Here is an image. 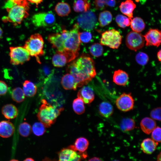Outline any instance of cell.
<instances>
[{"instance_id":"obj_1","label":"cell","mask_w":161,"mask_h":161,"mask_svg":"<svg viewBox=\"0 0 161 161\" xmlns=\"http://www.w3.org/2000/svg\"><path fill=\"white\" fill-rule=\"evenodd\" d=\"M66 70L75 78L78 87L86 85L96 74L94 60L86 54H82L68 65Z\"/></svg>"},{"instance_id":"obj_2","label":"cell","mask_w":161,"mask_h":161,"mask_svg":"<svg viewBox=\"0 0 161 161\" xmlns=\"http://www.w3.org/2000/svg\"><path fill=\"white\" fill-rule=\"evenodd\" d=\"M4 7L8 13L7 15L2 18L4 22L20 24L29 15V6L26 0H7Z\"/></svg>"},{"instance_id":"obj_3","label":"cell","mask_w":161,"mask_h":161,"mask_svg":"<svg viewBox=\"0 0 161 161\" xmlns=\"http://www.w3.org/2000/svg\"><path fill=\"white\" fill-rule=\"evenodd\" d=\"M37 114L38 120L46 127L49 128L55 122L58 117L63 110V108H57L48 103L44 99Z\"/></svg>"},{"instance_id":"obj_4","label":"cell","mask_w":161,"mask_h":161,"mask_svg":"<svg viewBox=\"0 0 161 161\" xmlns=\"http://www.w3.org/2000/svg\"><path fill=\"white\" fill-rule=\"evenodd\" d=\"M44 44L41 35L36 33L31 35L25 41L24 47L28 51L30 56L35 57L37 62L41 64L39 57L44 54Z\"/></svg>"},{"instance_id":"obj_5","label":"cell","mask_w":161,"mask_h":161,"mask_svg":"<svg viewBox=\"0 0 161 161\" xmlns=\"http://www.w3.org/2000/svg\"><path fill=\"white\" fill-rule=\"evenodd\" d=\"M79 27L74 24L72 28L68 31L67 36L64 43V50L78 56L81 42L79 38Z\"/></svg>"},{"instance_id":"obj_6","label":"cell","mask_w":161,"mask_h":161,"mask_svg":"<svg viewBox=\"0 0 161 161\" xmlns=\"http://www.w3.org/2000/svg\"><path fill=\"white\" fill-rule=\"evenodd\" d=\"M122 38L119 31L112 29L102 33L100 44L113 49H118L121 43Z\"/></svg>"},{"instance_id":"obj_7","label":"cell","mask_w":161,"mask_h":161,"mask_svg":"<svg viewBox=\"0 0 161 161\" xmlns=\"http://www.w3.org/2000/svg\"><path fill=\"white\" fill-rule=\"evenodd\" d=\"M10 50V62L12 65H22L30 59L29 53L24 47H11Z\"/></svg>"},{"instance_id":"obj_8","label":"cell","mask_w":161,"mask_h":161,"mask_svg":"<svg viewBox=\"0 0 161 161\" xmlns=\"http://www.w3.org/2000/svg\"><path fill=\"white\" fill-rule=\"evenodd\" d=\"M31 20L35 26L45 27L53 25L55 22V18L52 12L50 11L36 13L33 16Z\"/></svg>"},{"instance_id":"obj_9","label":"cell","mask_w":161,"mask_h":161,"mask_svg":"<svg viewBox=\"0 0 161 161\" xmlns=\"http://www.w3.org/2000/svg\"><path fill=\"white\" fill-rule=\"evenodd\" d=\"M77 24L83 30L89 31L93 30L97 22L95 13L89 10L80 15L77 18Z\"/></svg>"},{"instance_id":"obj_10","label":"cell","mask_w":161,"mask_h":161,"mask_svg":"<svg viewBox=\"0 0 161 161\" xmlns=\"http://www.w3.org/2000/svg\"><path fill=\"white\" fill-rule=\"evenodd\" d=\"M145 40L143 36L140 32L132 31L126 35V43L130 49L136 51L144 46Z\"/></svg>"},{"instance_id":"obj_11","label":"cell","mask_w":161,"mask_h":161,"mask_svg":"<svg viewBox=\"0 0 161 161\" xmlns=\"http://www.w3.org/2000/svg\"><path fill=\"white\" fill-rule=\"evenodd\" d=\"M85 152H78L69 147L64 148L58 153V161H81L87 157Z\"/></svg>"},{"instance_id":"obj_12","label":"cell","mask_w":161,"mask_h":161,"mask_svg":"<svg viewBox=\"0 0 161 161\" xmlns=\"http://www.w3.org/2000/svg\"><path fill=\"white\" fill-rule=\"evenodd\" d=\"M77 57L74 54L64 50L57 51L52 57V62L54 66L62 67Z\"/></svg>"},{"instance_id":"obj_13","label":"cell","mask_w":161,"mask_h":161,"mask_svg":"<svg viewBox=\"0 0 161 161\" xmlns=\"http://www.w3.org/2000/svg\"><path fill=\"white\" fill-rule=\"evenodd\" d=\"M134 103V100L131 93H123L120 95L116 100V104L118 109L124 112L132 109Z\"/></svg>"},{"instance_id":"obj_14","label":"cell","mask_w":161,"mask_h":161,"mask_svg":"<svg viewBox=\"0 0 161 161\" xmlns=\"http://www.w3.org/2000/svg\"><path fill=\"white\" fill-rule=\"evenodd\" d=\"M68 31L64 30L61 33L51 34L48 36V41L53 48L56 49L58 51L62 52L64 50V43L67 36Z\"/></svg>"},{"instance_id":"obj_15","label":"cell","mask_w":161,"mask_h":161,"mask_svg":"<svg viewBox=\"0 0 161 161\" xmlns=\"http://www.w3.org/2000/svg\"><path fill=\"white\" fill-rule=\"evenodd\" d=\"M146 46L158 47L161 42V31L157 29H151L143 36Z\"/></svg>"},{"instance_id":"obj_16","label":"cell","mask_w":161,"mask_h":161,"mask_svg":"<svg viewBox=\"0 0 161 161\" xmlns=\"http://www.w3.org/2000/svg\"><path fill=\"white\" fill-rule=\"evenodd\" d=\"M77 97L81 99L86 104L91 103L95 98L93 90L89 86H84L80 89L78 92Z\"/></svg>"},{"instance_id":"obj_17","label":"cell","mask_w":161,"mask_h":161,"mask_svg":"<svg viewBox=\"0 0 161 161\" xmlns=\"http://www.w3.org/2000/svg\"><path fill=\"white\" fill-rule=\"evenodd\" d=\"M15 131L13 124L8 121L3 120L0 122V136L7 138L12 135Z\"/></svg>"},{"instance_id":"obj_18","label":"cell","mask_w":161,"mask_h":161,"mask_svg":"<svg viewBox=\"0 0 161 161\" xmlns=\"http://www.w3.org/2000/svg\"><path fill=\"white\" fill-rule=\"evenodd\" d=\"M61 83L66 90H76L77 86L76 80L74 77L69 73L64 75L62 77Z\"/></svg>"},{"instance_id":"obj_19","label":"cell","mask_w":161,"mask_h":161,"mask_svg":"<svg viewBox=\"0 0 161 161\" xmlns=\"http://www.w3.org/2000/svg\"><path fill=\"white\" fill-rule=\"evenodd\" d=\"M136 7V5L133 1L126 0L121 3L119 8L123 14L131 18L133 17V11Z\"/></svg>"},{"instance_id":"obj_20","label":"cell","mask_w":161,"mask_h":161,"mask_svg":"<svg viewBox=\"0 0 161 161\" xmlns=\"http://www.w3.org/2000/svg\"><path fill=\"white\" fill-rule=\"evenodd\" d=\"M129 79L128 74L125 71L118 69L114 72L113 81L116 84L124 86L127 83Z\"/></svg>"},{"instance_id":"obj_21","label":"cell","mask_w":161,"mask_h":161,"mask_svg":"<svg viewBox=\"0 0 161 161\" xmlns=\"http://www.w3.org/2000/svg\"><path fill=\"white\" fill-rule=\"evenodd\" d=\"M158 144V143L152 139L147 138L143 141L141 144V148L144 153L150 154L154 151Z\"/></svg>"},{"instance_id":"obj_22","label":"cell","mask_w":161,"mask_h":161,"mask_svg":"<svg viewBox=\"0 0 161 161\" xmlns=\"http://www.w3.org/2000/svg\"><path fill=\"white\" fill-rule=\"evenodd\" d=\"M140 126L142 131L145 134H149L156 127V123L152 118L145 117L141 120Z\"/></svg>"},{"instance_id":"obj_23","label":"cell","mask_w":161,"mask_h":161,"mask_svg":"<svg viewBox=\"0 0 161 161\" xmlns=\"http://www.w3.org/2000/svg\"><path fill=\"white\" fill-rule=\"evenodd\" d=\"M89 145L87 139L81 137L77 139L74 145H71L68 147L78 152H84L87 149Z\"/></svg>"},{"instance_id":"obj_24","label":"cell","mask_w":161,"mask_h":161,"mask_svg":"<svg viewBox=\"0 0 161 161\" xmlns=\"http://www.w3.org/2000/svg\"><path fill=\"white\" fill-rule=\"evenodd\" d=\"M1 113L6 118L12 119L17 117L18 114V110L14 105L11 104H7L2 107Z\"/></svg>"},{"instance_id":"obj_25","label":"cell","mask_w":161,"mask_h":161,"mask_svg":"<svg viewBox=\"0 0 161 161\" xmlns=\"http://www.w3.org/2000/svg\"><path fill=\"white\" fill-rule=\"evenodd\" d=\"M90 7V3L88 0H75L73 3V10L76 12H86L89 10Z\"/></svg>"},{"instance_id":"obj_26","label":"cell","mask_w":161,"mask_h":161,"mask_svg":"<svg viewBox=\"0 0 161 161\" xmlns=\"http://www.w3.org/2000/svg\"><path fill=\"white\" fill-rule=\"evenodd\" d=\"M23 90L25 96L31 97L36 93L37 88L36 85L30 80H25L23 83Z\"/></svg>"},{"instance_id":"obj_27","label":"cell","mask_w":161,"mask_h":161,"mask_svg":"<svg viewBox=\"0 0 161 161\" xmlns=\"http://www.w3.org/2000/svg\"><path fill=\"white\" fill-rule=\"evenodd\" d=\"M55 10L59 16L63 17L68 16L71 12V9L68 4L64 2H61L56 4Z\"/></svg>"},{"instance_id":"obj_28","label":"cell","mask_w":161,"mask_h":161,"mask_svg":"<svg viewBox=\"0 0 161 161\" xmlns=\"http://www.w3.org/2000/svg\"><path fill=\"white\" fill-rule=\"evenodd\" d=\"M113 111L112 105L107 102H103L99 105V112L102 117L106 118L109 117L112 114Z\"/></svg>"},{"instance_id":"obj_29","label":"cell","mask_w":161,"mask_h":161,"mask_svg":"<svg viewBox=\"0 0 161 161\" xmlns=\"http://www.w3.org/2000/svg\"><path fill=\"white\" fill-rule=\"evenodd\" d=\"M130 25L133 31L138 32L142 31L145 29V26L143 20L137 17L131 19Z\"/></svg>"},{"instance_id":"obj_30","label":"cell","mask_w":161,"mask_h":161,"mask_svg":"<svg viewBox=\"0 0 161 161\" xmlns=\"http://www.w3.org/2000/svg\"><path fill=\"white\" fill-rule=\"evenodd\" d=\"M112 14L109 11L105 10L100 13L98 18L100 26L103 27L107 25L112 22Z\"/></svg>"},{"instance_id":"obj_31","label":"cell","mask_w":161,"mask_h":161,"mask_svg":"<svg viewBox=\"0 0 161 161\" xmlns=\"http://www.w3.org/2000/svg\"><path fill=\"white\" fill-rule=\"evenodd\" d=\"M11 96L13 100L18 103L22 102L25 98L23 89L19 87L15 88L13 90Z\"/></svg>"},{"instance_id":"obj_32","label":"cell","mask_w":161,"mask_h":161,"mask_svg":"<svg viewBox=\"0 0 161 161\" xmlns=\"http://www.w3.org/2000/svg\"><path fill=\"white\" fill-rule=\"evenodd\" d=\"M83 100L78 97L75 99L72 103V107L74 112L78 114H81L84 113L85 107Z\"/></svg>"},{"instance_id":"obj_33","label":"cell","mask_w":161,"mask_h":161,"mask_svg":"<svg viewBox=\"0 0 161 161\" xmlns=\"http://www.w3.org/2000/svg\"><path fill=\"white\" fill-rule=\"evenodd\" d=\"M135 122L132 119H123L120 123V128L123 131H129L133 129L135 127Z\"/></svg>"},{"instance_id":"obj_34","label":"cell","mask_w":161,"mask_h":161,"mask_svg":"<svg viewBox=\"0 0 161 161\" xmlns=\"http://www.w3.org/2000/svg\"><path fill=\"white\" fill-rule=\"evenodd\" d=\"M94 3L96 9L101 10L107 7H114L116 4V1L115 0H95Z\"/></svg>"},{"instance_id":"obj_35","label":"cell","mask_w":161,"mask_h":161,"mask_svg":"<svg viewBox=\"0 0 161 161\" xmlns=\"http://www.w3.org/2000/svg\"><path fill=\"white\" fill-rule=\"evenodd\" d=\"M131 18L121 14L117 15L115 21L118 25L122 28H125L130 25Z\"/></svg>"},{"instance_id":"obj_36","label":"cell","mask_w":161,"mask_h":161,"mask_svg":"<svg viewBox=\"0 0 161 161\" xmlns=\"http://www.w3.org/2000/svg\"><path fill=\"white\" fill-rule=\"evenodd\" d=\"M103 49L102 45L98 43H94L90 47L89 52L93 56L98 57L103 54Z\"/></svg>"},{"instance_id":"obj_37","label":"cell","mask_w":161,"mask_h":161,"mask_svg":"<svg viewBox=\"0 0 161 161\" xmlns=\"http://www.w3.org/2000/svg\"><path fill=\"white\" fill-rule=\"evenodd\" d=\"M32 129L31 126L27 123L23 122L19 126L18 132L24 137H27L31 133Z\"/></svg>"},{"instance_id":"obj_38","label":"cell","mask_w":161,"mask_h":161,"mask_svg":"<svg viewBox=\"0 0 161 161\" xmlns=\"http://www.w3.org/2000/svg\"><path fill=\"white\" fill-rule=\"evenodd\" d=\"M45 127L41 122H36L33 125L32 130L36 136H41L45 133Z\"/></svg>"},{"instance_id":"obj_39","label":"cell","mask_w":161,"mask_h":161,"mask_svg":"<svg viewBox=\"0 0 161 161\" xmlns=\"http://www.w3.org/2000/svg\"><path fill=\"white\" fill-rule=\"evenodd\" d=\"M135 60L138 64L144 66L148 63L149 61V57L145 53L140 52L138 53L136 55Z\"/></svg>"},{"instance_id":"obj_40","label":"cell","mask_w":161,"mask_h":161,"mask_svg":"<svg viewBox=\"0 0 161 161\" xmlns=\"http://www.w3.org/2000/svg\"><path fill=\"white\" fill-rule=\"evenodd\" d=\"M79 38L81 42L88 43L91 40L92 35L88 31L79 32Z\"/></svg>"},{"instance_id":"obj_41","label":"cell","mask_w":161,"mask_h":161,"mask_svg":"<svg viewBox=\"0 0 161 161\" xmlns=\"http://www.w3.org/2000/svg\"><path fill=\"white\" fill-rule=\"evenodd\" d=\"M161 131V128L160 127H156L151 132L152 139L157 142L160 143Z\"/></svg>"},{"instance_id":"obj_42","label":"cell","mask_w":161,"mask_h":161,"mask_svg":"<svg viewBox=\"0 0 161 161\" xmlns=\"http://www.w3.org/2000/svg\"><path fill=\"white\" fill-rule=\"evenodd\" d=\"M151 118L157 120H161V108L157 107L152 110L150 113Z\"/></svg>"},{"instance_id":"obj_43","label":"cell","mask_w":161,"mask_h":161,"mask_svg":"<svg viewBox=\"0 0 161 161\" xmlns=\"http://www.w3.org/2000/svg\"><path fill=\"white\" fill-rule=\"evenodd\" d=\"M42 75L46 77L45 80H47L52 76L53 73V71L49 66H45L41 70Z\"/></svg>"},{"instance_id":"obj_44","label":"cell","mask_w":161,"mask_h":161,"mask_svg":"<svg viewBox=\"0 0 161 161\" xmlns=\"http://www.w3.org/2000/svg\"><path fill=\"white\" fill-rule=\"evenodd\" d=\"M8 89L7 85L6 83L3 80H0V96L5 94Z\"/></svg>"},{"instance_id":"obj_45","label":"cell","mask_w":161,"mask_h":161,"mask_svg":"<svg viewBox=\"0 0 161 161\" xmlns=\"http://www.w3.org/2000/svg\"><path fill=\"white\" fill-rule=\"evenodd\" d=\"M31 3L35 4L36 5H38L41 3L43 0H27Z\"/></svg>"},{"instance_id":"obj_46","label":"cell","mask_w":161,"mask_h":161,"mask_svg":"<svg viewBox=\"0 0 161 161\" xmlns=\"http://www.w3.org/2000/svg\"><path fill=\"white\" fill-rule=\"evenodd\" d=\"M88 161H102L100 158L95 157L90 159Z\"/></svg>"},{"instance_id":"obj_47","label":"cell","mask_w":161,"mask_h":161,"mask_svg":"<svg viewBox=\"0 0 161 161\" xmlns=\"http://www.w3.org/2000/svg\"><path fill=\"white\" fill-rule=\"evenodd\" d=\"M161 50H160L157 53V58L159 60V61H161Z\"/></svg>"},{"instance_id":"obj_48","label":"cell","mask_w":161,"mask_h":161,"mask_svg":"<svg viewBox=\"0 0 161 161\" xmlns=\"http://www.w3.org/2000/svg\"><path fill=\"white\" fill-rule=\"evenodd\" d=\"M23 161H35L33 159L29 157L26 158Z\"/></svg>"},{"instance_id":"obj_49","label":"cell","mask_w":161,"mask_h":161,"mask_svg":"<svg viewBox=\"0 0 161 161\" xmlns=\"http://www.w3.org/2000/svg\"><path fill=\"white\" fill-rule=\"evenodd\" d=\"M3 34V31L1 28L0 27V39L1 38Z\"/></svg>"},{"instance_id":"obj_50","label":"cell","mask_w":161,"mask_h":161,"mask_svg":"<svg viewBox=\"0 0 161 161\" xmlns=\"http://www.w3.org/2000/svg\"><path fill=\"white\" fill-rule=\"evenodd\" d=\"M161 153H160V154L158 155L157 157V161H160L161 159Z\"/></svg>"},{"instance_id":"obj_51","label":"cell","mask_w":161,"mask_h":161,"mask_svg":"<svg viewBox=\"0 0 161 161\" xmlns=\"http://www.w3.org/2000/svg\"><path fill=\"white\" fill-rule=\"evenodd\" d=\"M42 161H52L48 158H45Z\"/></svg>"},{"instance_id":"obj_52","label":"cell","mask_w":161,"mask_h":161,"mask_svg":"<svg viewBox=\"0 0 161 161\" xmlns=\"http://www.w3.org/2000/svg\"><path fill=\"white\" fill-rule=\"evenodd\" d=\"M10 161H19L16 159H12L10 160Z\"/></svg>"},{"instance_id":"obj_53","label":"cell","mask_w":161,"mask_h":161,"mask_svg":"<svg viewBox=\"0 0 161 161\" xmlns=\"http://www.w3.org/2000/svg\"><path fill=\"white\" fill-rule=\"evenodd\" d=\"M112 161H120L118 160H113Z\"/></svg>"}]
</instances>
